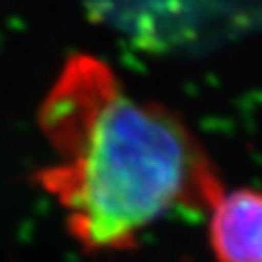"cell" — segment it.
Masks as SVG:
<instances>
[{
    "instance_id": "obj_2",
    "label": "cell",
    "mask_w": 262,
    "mask_h": 262,
    "mask_svg": "<svg viewBox=\"0 0 262 262\" xmlns=\"http://www.w3.org/2000/svg\"><path fill=\"white\" fill-rule=\"evenodd\" d=\"M208 235L217 262H262V190H224L210 208Z\"/></svg>"
},
{
    "instance_id": "obj_1",
    "label": "cell",
    "mask_w": 262,
    "mask_h": 262,
    "mask_svg": "<svg viewBox=\"0 0 262 262\" xmlns=\"http://www.w3.org/2000/svg\"><path fill=\"white\" fill-rule=\"evenodd\" d=\"M55 161L35 183L92 253L126 251L173 210H210L224 192L181 117L132 97L103 60L74 55L39 109Z\"/></svg>"
}]
</instances>
